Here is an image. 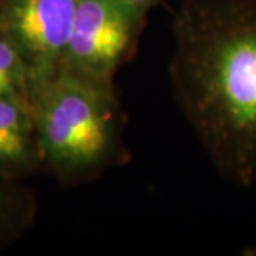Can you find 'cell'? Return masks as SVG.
Returning a JSON list of instances; mask_svg holds the SVG:
<instances>
[{"label":"cell","mask_w":256,"mask_h":256,"mask_svg":"<svg viewBox=\"0 0 256 256\" xmlns=\"http://www.w3.org/2000/svg\"><path fill=\"white\" fill-rule=\"evenodd\" d=\"M36 214L34 194L22 180L0 172V246L22 238L33 226Z\"/></svg>","instance_id":"obj_6"},{"label":"cell","mask_w":256,"mask_h":256,"mask_svg":"<svg viewBox=\"0 0 256 256\" xmlns=\"http://www.w3.org/2000/svg\"><path fill=\"white\" fill-rule=\"evenodd\" d=\"M0 97L30 102V76L18 50L6 37H0Z\"/></svg>","instance_id":"obj_7"},{"label":"cell","mask_w":256,"mask_h":256,"mask_svg":"<svg viewBox=\"0 0 256 256\" xmlns=\"http://www.w3.org/2000/svg\"><path fill=\"white\" fill-rule=\"evenodd\" d=\"M77 0H0L2 33L18 50L30 76V97L62 63Z\"/></svg>","instance_id":"obj_4"},{"label":"cell","mask_w":256,"mask_h":256,"mask_svg":"<svg viewBox=\"0 0 256 256\" xmlns=\"http://www.w3.org/2000/svg\"><path fill=\"white\" fill-rule=\"evenodd\" d=\"M168 77L210 164L256 186V0H184L172 16Z\"/></svg>","instance_id":"obj_1"},{"label":"cell","mask_w":256,"mask_h":256,"mask_svg":"<svg viewBox=\"0 0 256 256\" xmlns=\"http://www.w3.org/2000/svg\"><path fill=\"white\" fill-rule=\"evenodd\" d=\"M3 36V33H2V12H0V37Z\"/></svg>","instance_id":"obj_9"},{"label":"cell","mask_w":256,"mask_h":256,"mask_svg":"<svg viewBox=\"0 0 256 256\" xmlns=\"http://www.w3.org/2000/svg\"><path fill=\"white\" fill-rule=\"evenodd\" d=\"M30 106L43 170L58 184H92L130 161L114 80L58 67Z\"/></svg>","instance_id":"obj_2"},{"label":"cell","mask_w":256,"mask_h":256,"mask_svg":"<svg viewBox=\"0 0 256 256\" xmlns=\"http://www.w3.org/2000/svg\"><path fill=\"white\" fill-rule=\"evenodd\" d=\"M118 2H121L124 6H127L128 9L136 12L137 14L146 18L148 13L154 9L161 0H118Z\"/></svg>","instance_id":"obj_8"},{"label":"cell","mask_w":256,"mask_h":256,"mask_svg":"<svg viewBox=\"0 0 256 256\" xmlns=\"http://www.w3.org/2000/svg\"><path fill=\"white\" fill-rule=\"evenodd\" d=\"M43 170L28 101L0 97V172L23 180Z\"/></svg>","instance_id":"obj_5"},{"label":"cell","mask_w":256,"mask_h":256,"mask_svg":"<svg viewBox=\"0 0 256 256\" xmlns=\"http://www.w3.org/2000/svg\"><path fill=\"white\" fill-rule=\"evenodd\" d=\"M146 22L118 0H77L58 67L114 80L120 67L136 53Z\"/></svg>","instance_id":"obj_3"}]
</instances>
